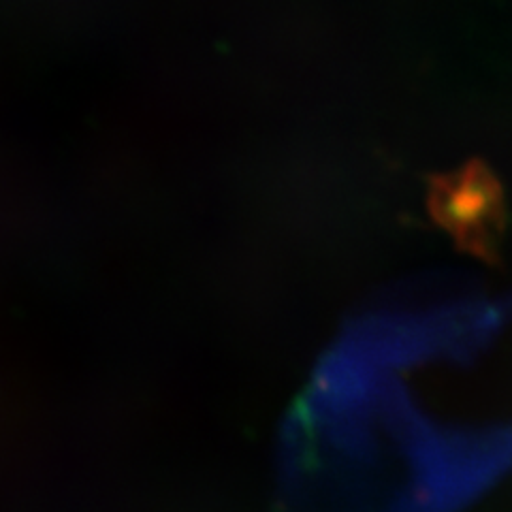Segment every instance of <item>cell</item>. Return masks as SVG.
Instances as JSON below:
<instances>
[{"label": "cell", "mask_w": 512, "mask_h": 512, "mask_svg": "<svg viewBox=\"0 0 512 512\" xmlns=\"http://www.w3.org/2000/svg\"><path fill=\"white\" fill-rule=\"evenodd\" d=\"M429 210L459 246L491 256L504 227L502 190L493 175L478 163L468 165L431 186Z\"/></svg>", "instance_id": "6da1fadb"}]
</instances>
